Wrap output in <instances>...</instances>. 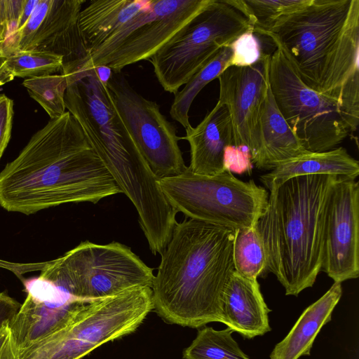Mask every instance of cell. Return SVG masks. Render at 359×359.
Returning <instances> with one entry per match:
<instances>
[{
	"mask_svg": "<svg viewBox=\"0 0 359 359\" xmlns=\"http://www.w3.org/2000/svg\"><path fill=\"white\" fill-rule=\"evenodd\" d=\"M20 306L18 302L5 292H0V330L13 319Z\"/></svg>",
	"mask_w": 359,
	"mask_h": 359,
	"instance_id": "obj_33",
	"label": "cell"
},
{
	"mask_svg": "<svg viewBox=\"0 0 359 359\" xmlns=\"http://www.w3.org/2000/svg\"><path fill=\"white\" fill-rule=\"evenodd\" d=\"M232 50L229 46H224L184 84L182 90L175 95L170 109L171 118L181 124L184 129L191 126L189 110L192 102L201 90L228 67Z\"/></svg>",
	"mask_w": 359,
	"mask_h": 359,
	"instance_id": "obj_22",
	"label": "cell"
},
{
	"mask_svg": "<svg viewBox=\"0 0 359 359\" xmlns=\"http://www.w3.org/2000/svg\"><path fill=\"white\" fill-rule=\"evenodd\" d=\"M234 231L186 217L177 222L151 285L165 322L199 329L224 323L223 294L233 272Z\"/></svg>",
	"mask_w": 359,
	"mask_h": 359,
	"instance_id": "obj_3",
	"label": "cell"
},
{
	"mask_svg": "<svg viewBox=\"0 0 359 359\" xmlns=\"http://www.w3.org/2000/svg\"><path fill=\"white\" fill-rule=\"evenodd\" d=\"M85 0H39L26 23L4 41V52L37 50L63 58L62 73L79 69L89 56L79 27Z\"/></svg>",
	"mask_w": 359,
	"mask_h": 359,
	"instance_id": "obj_11",
	"label": "cell"
},
{
	"mask_svg": "<svg viewBox=\"0 0 359 359\" xmlns=\"http://www.w3.org/2000/svg\"><path fill=\"white\" fill-rule=\"evenodd\" d=\"M0 359H20L19 351L12 337L8 323L0 330Z\"/></svg>",
	"mask_w": 359,
	"mask_h": 359,
	"instance_id": "obj_32",
	"label": "cell"
},
{
	"mask_svg": "<svg viewBox=\"0 0 359 359\" xmlns=\"http://www.w3.org/2000/svg\"><path fill=\"white\" fill-rule=\"evenodd\" d=\"M307 152L278 109L269 87L260 110L252 163L259 169L272 170L278 163Z\"/></svg>",
	"mask_w": 359,
	"mask_h": 359,
	"instance_id": "obj_18",
	"label": "cell"
},
{
	"mask_svg": "<svg viewBox=\"0 0 359 359\" xmlns=\"http://www.w3.org/2000/svg\"><path fill=\"white\" fill-rule=\"evenodd\" d=\"M168 202L186 217L235 231L257 224L269 192L253 180L243 182L229 172L208 176L192 172L157 179Z\"/></svg>",
	"mask_w": 359,
	"mask_h": 359,
	"instance_id": "obj_6",
	"label": "cell"
},
{
	"mask_svg": "<svg viewBox=\"0 0 359 359\" xmlns=\"http://www.w3.org/2000/svg\"><path fill=\"white\" fill-rule=\"evenodd\" d=\"M327 175L355 180L359 175V163L344 147L321 152H307L278 163L260 180L269 190L295 177Z\"/></svg>",
	"mask_w": 359,
	"mask_h": 359,
	"instance_id": "obj_20",
	"label": "cell"
},
{
	"mask_svg": "<svg viewBox=\"0 0 359 359\" xmlns=\"http://www.w3.org/2000/svg\"><path fill=\"white\" fill-rule=\"evenodd\" d=\"M232 50L230 67H248L257 62L262 54L258 39L254 30H249L239 36L229 45Z\"/></svg>",
	"mask_w": 359,
	"mask_h": 359,
	"instance_id": "obj_29",
	"label": "cell"
},
{
	"mask_svg": "<svg viewBox=\"0 0 359 359\" xmlns=\"http://www.w3.org/2000/svg\"><path fill=\"white\" fill-rule=\"evenodd\" d=\"M152 0H93L79 13V27L89 55Z\"/></svg>",
	"mask_w": 359,
	"mask_h": 359,
	"instance_id": "obj_21",
	"label": "cell"
},
{
	"mask_svg": "<svg viewBox=\"0 0 359 359\" xmlns=\"http://www.w3.org/2000/svg\"><path fill=\"white\" fill-rule=\"evenodd\" d=\"M229 328L201 327L196 338L182 353L183 359H250L232 337Z\"/></svg>",
	"mask_w": 359,
	"mask_h": 359,
	"instance_id": "obj_25",
	"label": "cell"
},
{
	"mask_svg": "<svg viewBox=\"0 0 359 359\" xmlns=\"http://www.w3.org/2000/svg\"><path fill=\"white\" fill-rule=\"evenodd\" d=\"M22 84L29 96L46 111L50 120L59 118L65 113L66 75L48 74L28 78Z\"/></svg>",
	"mask_w": 359,
	"mask_h": 359,
	"instance_id": "obj_27",
	"label": "cell"
},
{
	"mask_svg": "<svg viewBox=\"0 0 359 359\" xmlns=\"http://www.w3.org/2000/svg\"><path fill=\"white\" fill-rule=\"evenodd\" d=\"M63 58L37 50L17 51L7 56L0 66V86L15 77L33 78L52 74L62 69Z\"/></svg>",
	"mask_w": 359,
	"mask_h": 359,
	"instance_id": "obj_23",
	"label": "cell"
},
{
	"mask_svg": "<svg viewBox=\"0 0 359 359\" xmlns=\"http://www.w3.org/2000/svg\"><path fill=\"white\" fill-rule=\"evenodd\" d=\"M223 165L225 171L232 174L250 173L252 162L248 148L233 144L226 146L224 151Z\"/></svg>",
	"mask_w": 359,
	"mask_h": 359,
	"instance_id": "obj_30",
	"label": "cell"
},
{
	"mask_svg": "<svg viewBox=\"0 0 359 359\" xmlns=\"http://www.w3.org/2000/svg\"><path fill=\"white\" fill-rule=\"evenodd\" d=\"M270 55L263 53L260 60L248 67L231 66L218 77V102L229 111L233 144L248 148L251 159L258 140V123L262 106L267 95Z\"/></svg>",
	"mask_w": 359,
	"mask_h": 359,
	"instance_id": "obj_13",
	"label": "cell"
},
{
	"mask_svg": "<svg viewBox=\"0 0 359 359\" xmlns=\"http://www.w3.org/2000/svg\"><path fill=\"white\" fill-rule=\"evenodd\" d=\"M301 80L335 100L350 133L359 123V0H310L260 34Z\"/></svg>",
	"mask_w": 359,
	"mask_h": 359,
	"instance_id": "obj_2",
	"label": "cell"
},
{
	"mask_svg": "<svg viewBox=\"0 0 359 359\" xmlns=\"http://www.w3.org/2000/svg\"><path fill=\"white\" fill-rule=\"evenodd\" d=\"M254 27V33L269 30L281 16L291 13L310 0H224Z\"/></svg>",
	"mask_w": 359,
	"mask_h": 359,
	"instance_id": "obj_26",
	"label": "cell"
},
{
	"mask_svg": "<svg viewBox=\"0 0 359 359\" xmlns=\"http://www.w3.org/2000/svg\"><path fill=\"white\" fill-rule=\"evenodd\" d=\"M211 1L165 0L162 10L154 19L138 27L114 50L88 69L105 65L113 72L118 73L128 65L144 60H149Z\"/></svg>",
	"mask_w": 359,
	"mask_h": 359,
	"instance_id": "obj_15",
	"label": "cell"
},
{
	"mask_svg": "<svg viewBox=\"0 0 359 359\" xmlns=\"http://www.w3.org/2000/svg\"><path fill=\"white\" fill-rule=\"evenodd\" d=\"M321 271L334 283L359 276V185L338 177L327 201Z\"/></svg>",
	"mask_w": 359,
	"mask_h": 359,
	"instance_id": "obj_12",
	"label": "cell"
},
{
	"mask_svg": "<svg viewBox=\"0 0 359 359\" xmlns=\"http://www.w3.org/2000/svg\"><path fill=\"white\" fill-rule=\"evenodd\" d=\"M269 312L257 279L247 278L234 270L223 294L224 324L251 339L271 330Z\"/></svg>",
	"mask_w": 359,
	"mask_h": 359,
	"instance_id": "obj_17",
	"label": "cell"
},
{
	"mask_svg": "<svg viewBox=\"0 0 359 359\" xmlns=\"http://www.w3.org/2000/svg\"><path fill=\"white\" fill-rule=\"evenodd\" d=\"M92 68L94 69L95 73L100 81L107 86L113 73L111 69L105 65L97 66Z\"/></svg>",
	"mask_w": 359,
	"mask_h": 359,
	"instance_id": "obj_34",
	"label": "cell"
},
{
	"mask_svg": "<svg viewBox=\"0 0 359 359\" xmlns=\"http://www.w3.org/2000/svg\"><path fill=\"white\" fill-rule=\"evenodd\" d=\"M253 25L224 0H212L149 60L163 88L175 94L224 46Z\"/></svg>",
	"mask_w": 359,
	"mask_h": 359,
	"instance_id": "obj_8",
	"label": "cell"
},
{
	"mask_svg": "<svg viewBox=\"0 0 359 359\" xmlns=\"http://www.w3.org/2000/svg\"><path fill=\"white\" fill-rule=\"evenodd\" d=\"M121 193L68 111L33 135L0 172V205L25 215Z\"/></svg>",
	"mask_w": 359,
	"mask_h": 359,
	"instance_id": "obj_1",
	"label": "cell"
},
{
	"mask_svg": "<svg viewBox=\"0 0 359 359\" xmlns=\"http://www.w3.org/2000/svg\"><path fill=\"white\" fill-rule=\"evenodd\" d=\"M180 137L190 145L189 170L198 175L212 176L225 172L223 156L226 146L233 144L231 118L226 107L217 101L213 109L196 126L185 130Z\"/></svg>",
	"mask_w": 359,
	"mask_h": 359,
	"instance_id": "obj_16",
	"label": "cell"
},
{
	"mask_svg": "<svg viewBox=\"0 0 359 359\" xmlns=\"http://www.w3.org/2000/svg\"><path fill=\"white\" fill-rule=\"evenodd\" d=\"M39 0H0V41H6L27 21Z\"/></svg>",
	"mask_w": 359,
	"mask_h": 359,
	"instance_id": "obj_28",
	"label": "cell"
},
{
	"mask_svg": "<svg viewBox=\"0 0 359 359\" xmlns=\"http://www.w3.org/2000/svg\"><path fill=\"white\" fill-rule=\"evenodd\" d=\"M153 310L149 287L83 301L62 329L20 353V359H81L135 331Z\"/></svg>",
	"mask_w": 359,
	"mask_h": 359,
	"instance_id": "obj_5",
	"label": "cell"
},
{
	"mask_svg": "<svg viewBox=\"0 0 359 359\" xmlns=\"http://www.w3.org/2000/svg\"><path fill=\"white\" fill-rule=\"evenodd\" d=\"M13 102L4 94L0 95V158L11 136Z\"/></svg>",
	"mask_w": 359,
	"mask_h": 359,
	"instance_id": "obj_31",
	"label": "cell"
},
{
	"mask_svg": "<svg viewBox=\"0 0 359 359\" xmlns=\"http://www.w3.org/2000/svg\"><path fill=\"white\" fill-rule=\"evenodd\" d=\"M27 293L8 323L19 354L62 329L82 302L40 276L23 281Z\"/></svg>",
	"mask_w": 359,
	"mask_h": 359,
	"instance_id": "obj_14",
	"label": "cell"
},
{
	"mask_svg": "<svg viewBox=\"0 0 359 359\" xmlns=\"http://www.w3.org/2000/svg\"><path fill=\"white\" fill-rule=\"evenodd\" d=\"M114 107L140 152L157 179L184 172L175 126L160 106L137 93L121 72H113L107 86Z\"/></svg>",
	"mask_w": 359,
	"mask_h": 359,
	"instance_id": "obj_10",
	"label": "cell"
},
{
	"mask_svg": "<svg viewBox=\"0 0 359 359\" xmlns=\"http://www.w3.org/2000/svg\"><path fill=\"white\" fill-rule=\"evenodd\" d=\"M342 295L341 283L331 287L301 314L286 337L278 342L270 359H299L309 355L314 340L323 325L332 319V311Z\"/></svg>",
	"mask_w": 359,
	"mask_h": 359,
	"instance_id": "obj_19",
	"label": "cell"
},
{
	"mask_svg": "<svg viewBox=\"0 0 359 359\" xmlns=\"http://www.w3.org/2000/svg\"><path fill=\"white\" fill-rule=\"evenodd\" d=\"M82 300L112 296L137 287H151L154 275L131 249L118 242H81L45 264L39 276Z\"/></svg>",
	"mask_w": 359,
	"mask_h": 359,
	"instance_id": "obj_7",
	"label": "cell"
},
{
	"mask_svg": "<svg viewBox=\"0 0 359 359\" xmlns=\"http://www.w3.org/2000/svg\"><path fill=\"white\" fill-rule=\"evenodd\" d=\"M339 177L290 178L269 189L266 210L256 227L267 254V271L286 295L313 285L323 262L327 201Z\"/></svg>",
	"mask_w": 359,
	"mask_h": 359,
	"instance_id": "obj_4",
	"label": "cell"
},
{
	"mask_svg": "<svg viewBox=\"0 0 359 359\" xmlns=\"http://www.w3.org/2000/svg\"><path fill=\"white\" fill-rule=\"evenodd\" d=\"M269 80L278 109L307 151L330 150L349 135L338 103L306 85L278 46L270 55Z\"/></svg>",
	"mask_w": 359,
	"mask_h": 359,
	"instance_id": "obj_9",
	"label": "cell"
},
{
	"mask_svg": "<svg viewBox=\"0 0 359 359\" xmlns=\"http://www.w3.org/2000/svg\"><path fill=\"white\" fill-rule=\"evenodd\" d=\"M233 260L235 271L249 279L267 271V254L256 225L234 231Z\"/></svg>",
	"mask_w": 359,
	"mask_h": 359,
	"instance_id": "obj_24",
	"label": "cell"
},
{
	"mask_svg": "<svg viewBox=\"0 0 359 359\" xmlns=\"http://www.w3.org/2000/svg\"><path fill=\"white\" fill-rule=\"evenodd\" d=\"M7 55L4 52V41H0V66L4 62Z\"/></svg>",
	"mask_w": 359,
	"mask_h": 359,
	"instance_id": "obj_35",
	"label": "cell"
}]
</instances>
